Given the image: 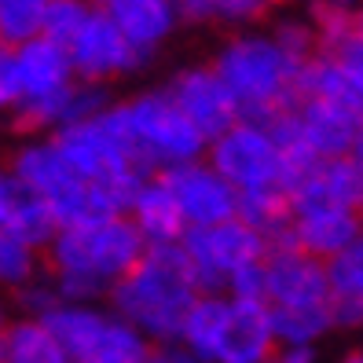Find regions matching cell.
I'll return each mask as SVG.
<instances>
[{"instance_id":"obj_19","label":"cell","mask_w":363,"mask_h":363,"mask_svg":"<svg viewBox=\"0 0 363 363\" xmlns=\"http://www.w3.org/2000/svg\"><path fill=\"white\" fill-rule=\"evenodd\" d=\"M0 231H11L18 239L33 242L37 250H48V242L59 231L55 213L40 202L11 169L8 173L0 169Z\"/></svg>"},{"instance_id":"obj_8","label":"cell","mask_w":363,"mask_h":363,"mask_svg":"<svg viewBox=\"0 0 363 363\" xmlns=\"http://www.w3.org/2000/svg\"><path fill=\"white\" fill-rule=\"evenodd\" d=\"M209 165L239 191L257 187H286L290 184V162L279 143L272 118H239L220 136L209 140L206 151Z\"/></svg>"},{"instance_id":"obj_35","label":"cell","mask_w":363,"mask_h":363,"mask_svg":"<svg viewBox=\"0 0 363 363\" xmlns=\"http://www.w3.org/2000/svg\"><path fill=\"white\" fill-rule=\"evenodd\" d=\"M349 158L363 165V118H359V125H356V133H352V147H349Z\"/></svg>"},{"instance_id":"obj_36","label":"cell","mask_w":363,"mask_h":363,"mask_svg":"<svg viewBox=\"0 0 363 363\" xmlns=\"http://www.w3.org/2000/svg\"><path fill=\"white\" fill-rule=\"evenodd\" d=\"M327 8H363V0H319Z\"/></svg>"},{"instance_id":"obj_16","label":"cell","mask_w":363,"mask_h":363,"mask_svg":"<svg viewBox=\"0 0 363 363\" xmlns=\"http://www.w3.org/2000/svg\"><path fill=\"white\" fill-rule=\"evenodd\" d=\"M290 239H294V246H301L305 253H312V257L330 261V257H337L341 250H349L352 242L363 239V213L345 209V206L294 209Z\"/></svg>"},{"instance_id":"obj_2","label":"cell","mask_w":363,"mask_h":363,"mask_svg":"<svg viewBox=\"0 0 363 363\" xmlns=\"http://www.w3.org/2000/svg\"><path fill=\"white\" fill-rule=\"evenodd\" d=\"M202 297V286L187 264L180 242L147 246L140 264L111 290V308L151 341H177L187 312Z\"/></svg>"},{"instance_id":"obj_38","label":"cell","mask_w":363,"mask_h":363,"mask_svg":"<svg viewBox=\"0 0 363 363\" xmlns=\"http://www.w3.org/2000/svg\"><path fill=\"white\" fill-rule=\"evenodd\" d=\"M4 330H8V319H4V308H0V337H4Z\"/></svg>"},{"instance_id":"obj_13","label":"cell","mask_w":363,"mask_h":363,"mask_svg":"<svg viewBox=\"0 0 363 363\" xmlns=\"http://www.w3.org/2000/svg\"><path fill=\"white\" fill-rule=\"evenodd\" d=\"M169 180L177 195V206L187 220V231L191 228H209V224H224V220H235L239 217V191H235L217 169L209 165V158H199V162H187V165H177L162 173Z\"/></svg>"},{"instance_id":"obj_17","label":"cell","mask_w":363,"mask_h":363,"mask_svg":"<svg viewBox=\"0 0 363 363\" xmlns=\"http://www.w3.org/2000/svg\"><path fill=\"white\" fill-rule=\"evenodd\" d=\"M99 8L114 18V26L133 40L143 59H151L184 23L177 0H103Z\"/></svg>"},{"instance_id":"obj_6","label":"cell","mask_w":363,"mask_h":363,"mask_svg":"<svg viewBox=\"0 0 363 363\" xmlns=\"http://www.w3.org/2000/svg\"><path fill=\"white\" fill-rule=\"evenodd\" d=\"M118 114L147 173H169L177 165L206 158L209 151V136L180 111L169 89L118 103Z\"/></svg>"},{"instance_id":"obj_23","label":"cell","mask_w":363,"mask_h":363,"mask_svg":"<svg viewBox=\"0 0 363 363\" xmlns=\"http://www.w3.org/2000/svg\"><path fill=\"white\" fill-rule=\"evenodd\" d=\"M268 312H272V327L279 345L312 349L330 327H337L330 308H268Z\"/></svg>"},{"instance_id":"obj_24","label":"cell","mask_w":363,"mask_h":363,"mask_svg":"<svg viewBox=\"0 0 363 363\" xmlns=\"http://www.w3.org/2000/svg\"><path fill=\"white\" fill-rule=\"evenodd\" d=\"M48 0H0V40L4 45H26L45 33Z\"/></svg>"},{"instance_id":"obj_18","label":"cell","mask_w":363,"mask_h":363,"mask_svg":"<svg viewBox=\"0 0 363 363\" xmlns=\"http://www.w3.org/2000/svg\"><path fill=\"white\" fill-rule=\"evenodd\" d=\"M129 220L140 228L147 246H165V242H180L187 235V220L177 206V195L162 173L143 177L136 187V195L129 202Z\"/></svg>"},{"instance_id":"obj_15","label":"cell","mask_w":363,"mask_h":363,"mask_svg":"<svg viewBox=\"0 0 363 363\" xmlns=\"http://www.w3.org/2000/svg\"><path fill=\"white\" fill-rule=\"evenodd\" d=\"M290 209H308V206H345L363 213V165L349 155L315 162L312 169L297 173L290 180Z\"/></svg>"},{"instance_id":"obj_31","label":"cell","mask_w":363,"mask_h":363,"mask_svg":"<svg viewBox=\"0 0 363 363\" xmlns=\"http://www.w3.org/2000/svg\"><path fill=\"white\" fill-rule=\"evenodd\" d=\"M275 0H220V23H253Z\"/></svg>"},{"instance_id":"obj_30","label":"cell","mask_w":363,"mask_h":363,"mask_svg":"<svg viewBox=\"0 0 363 363\" xmlns=\"http://www.w3.org/2000/svg\"><path fill=\"white\" fill-rule=\"evenodd\" d=\"M18 305H23L30 315H48L55 305H62V294L55 283H26V286H18Z\"/></svg>"},{"instance_id":"obj_33","label":"cell","mask_w":363,"mask_h":363,"mask_svg":"<svg viewBox=\"0 0 363 363\" xmlns=\"http://www.w3.org/2000/svg\"><path fill=\"white\" fill-rule=\"evenodd\" d=\"M184 23H220V0H177Z\"/></svg>"},{"instance_id":"obj_9","label":"cell","mask_w":363,"mask_h":363,"mask_svg":"<svg viewBox=\"0 0 363 363\" xmlns=\"http://www.w3.org/2000/svg\"><path fill=\"white\" fill-rule=\"evenodd\" d=\"M11 173L55 213L59 228L96 220V217H111V209L103 206L99 191L67 162V155L59 151L55 140L23 147L11 162Z\"/></svg>"},{"instance_id":"obj_37","label":"cell","mask_w":363,"mask_h":363,"mask_svg":"<svg viewBox=\"0 0 363 363\" xmlns=\"http://www.w3.org/2000/svg\"><path fill=\"white\" fill-rule=\"evenodd\" d=\"M341 363H363V349H356V352H349L345 359H341Z\"/></svg>"},{"instance_id":"obj_20","label":"cell","mask_w":363,"mask_h":363,"mask_svg":"<svg viewBox=\"0 0 363 363\" xmlns=\"http://www.w3.org/2000/svg\"><path fill=\"white\" fill-rule=\"evenodd\" d=\"M18 74H23V99L55 96L77 81L70 48L45 37V33L26 40V45H18Z\"/></svg>"},{"instance_id":"obj_29","label":"cell","mask_w":363,"mask_h":363,"mask_svg":"<svg viewBox=\"0 0 363 363\" xmlns=\"http://www.w3.org/2000/svg\"><path fill=\"white\" fill-rule=\"evenodd\" d=\"M23 103V74H18V48L0 40V111H15Z\"/></svg>"},{"instance_id":"obj_1","label":"cell","mask_w":363,"mask_h":363,"mask_svg":"<svg viewBox=\"0 0 363 363\" xmlns=\"http://www.w3.org/2000/svg\"><path fill=\"white\" fill-rule=\"evenodd\" d=\"M147 253V239L129 220V213L67 224L48 242L52 283L62 301H96L129 275Z\"/></svg>"},{"instance_id":"obj_4","label":"cell","mask_w":363,"mask_h":363,"mask_svg":"<svg viewBox=\"0 0 363 363\" xmlns=\"http://www.w3.org/2000/svg\"><path fill=\"white\" fill-rule=\"evenodd\" d=\"M52 140L59 143V151L67 155V162L99 191L106 209L129 213L136 187L151 173L140 165L133 143H129V133H125V125H121L118 106H106L103 114H96L89 121L67 125V129H59Z\"/></svg>"},{"instance_id":"obj_39","label":"cell","mask_w":363,"mask_h":363,"mask_svg":"<svg viewBox=\"0 0 363 363\" xmlns=\"http://www.w3.org/2000/svg\"><path fill=\"white\" fill-rule=\"evenodd\" d=\"M92 4H103V0H92Z\"/></svg>"},{"instance_id":"obj_34","label":"cell","mask_w":363,"mask_h":363,"mask_svg":"<svg viewBox=\"0 0 363 363\" xmlns=\"http://www.w3.org/2000/svg\"><path fill=\"white\" fill-rule=\"evenodd\" d=\"M268 363H315V356L312 349H301V345H279L268 356Z\"/></svg>"},{"instance_id":"obj_32","label":"cell","mask_w":363,"mask_h":363,"mask_svg":"<svg viewBox=\"0 0 363 363\" xmlns=\"http://www.w3.org/2000/svg\"><path fill=\"white\" fill-rule=\"evenodd\" d=\"M143 363H202V359L177 337V341H155Z\"/></svg>"},{"instance_id":"obj_10","label":"cell","mask_w":363,"mask_h":363,"mask_svg":"<svg viewBox=\"0 0 363 363\" xmlns=\"http://www.w3.org/2000/svg\"><path fill=\"white\" fill-rule=\"evenodd\" d=\"M180 246L202 294H228L250 268H257L268 257V239L242 217L209 228H191Z\"/></svg>"},{"instance_id":"obj_11","label":"cell","mask_w":363,"mask_h":363,"mask_svg":"<svg viewBox=\"0 0 363 363\" xmlns=\"http://www.w3.org/2000/svg\"><path fill=\"white\" fill-rule=\"evenodd\" d=\"M264 305L268 308H330L327 261L301 246H272L264 257Z\"/></svg>"},{"instance_id":"obj_21","label":"cell","mask_w":363,"mask_h":363,"mask_svg":"<svg viewBox=\"0 0 363 363\" xmlns=\"http://www.w3.org/2000/svg\"><path fill=\"white\" fill-rule=\"evenodd\" d=\"M330 312L337 327H363V239L327 261Z\"/></svg>"},{"instance_id":"obj_26","label":"cell","mask_w":363,"mask_h":363,"mask_svg":"<svg viewBox=\"0 0 363 363\" xmlns=\"http://www.w3.org/2000/svg\"><path fill=\"white\" fill-rule=\"evenodd\" d=\"M96 11L92 0H48V15H45V37L70 45L81 33V26L89 23V15Z\"/></svg>"},{"instance_id":"obj_27","label":"cell","mask_w":363,"mask_h":363,"mask_svg":"<svg viewBox=\"0 0 363 363\" xmlns=\"http://www.w3.org/2000/svg\"><path fill=\"white\" fill-rule=\"evenodd\" d=\"M337 70H341V81H345V92L352 99V106L363 114V37H349L345 45L330 48Z\"/></svg>"},{"instance_id":"obj_14","label":"cell","mask_w":363,"mask_h":363,"mask_svg":"<svg viewBox=\"0 0 363 363\" xmlns=\"http://www.w3.org/2000/svg\"><path fill=\"white\" fill-rule=\"evenodd\" d=\"M169 96L177 99V106L199 125V129L213 140L220 136L228 125H235L242 118V106L239 99L231 96V89L224 84V77L209 67H187L173 77L169 84Z\"/></svg>"},{"instance_id":"obj_28","label":"cell","mask_w":363,"mask_h":363,"mask_svg":"<svg viewBox=\"0 0 363 363\" xmlns=\"http://www.w3.org/2000/svg\"><path fill=\"white\" fill-rule=\"evenodd\" d=\"M272 33L279 37V45H283L294 59H301V62H308V59L319 52V33H315L312 23H305V18H286V23H279Z\"/></svg>"},{"instance_id":"obj_5","label":"cell","mask_w":363,"mask_h":363,"mask_svg":"<svg viewBox=\"0 0 363 363\" xmlns=\"http://www.w3.org/2000/svg\"><path fill=\"white\" fill-rule=\"evenodd\" d=\"M301 59H294L275 33H239L213 59L246 118H275L297 103Z\"/></svg>"},{"instance_id":"obj_22","label":"cell","mask_w":363,"mask_h":363,"mask_svg":"<svg viewBox=\"0 0 363 363\" xmlns=\"http://www.w3.org/2000/svg\"><path fill=\"white\" fill-rule=\"evenodd\" d=\"M0 363H70V356L45 319L26 315L18 323H8L0 337Z\"/></svg>"},{"instance_id":"obj_25","label":"cell","mask_w":363,"mask_h":363,"mask_svg":"<svg viewBox=\"0 0 363 363\" xmlns=\"http://www.w3.org/2000/svg\"><path fill=\"white\" fill-rule=\"evenodd\" d=\"M37 275V246L18 239L11 231H0V283L26 286Z\"/></svg>"},{"instance_id":"obj_7","label":"cell","mask_w":363,"mask_h":363,"mask_svg":"<svg viewBox=\"0 0 363 363\" xmlns=\"http://www.w3.org/2000/svg\"><path fill=\"white\" fill-rule=\"evenodd\" d=\"M40 319L55 330L70 363H143L151 352V341L121 312L92 301H62Z\"/></svg>"},{"instance_id":"obj_3","label":"cell","mask_w":363,"mask_h":363,"mask_svg":"<svg viewBox=\"0 0 363 363\" xmlns=\"http://www.w3.org/2000/svg\"><path fill=\"white\" fill-rule=\"evenodd\" d=\"M180 341L202 363H268L279 349L268 305L235 294H202L187 312Z\"/></svg>"},{"instance_id":"obj_12","label":"cell","mask_w":363,"mask_h":363,"mask_svg":"<svg viewBox=\"0 0 363 363\" xmlns=\"http://www.w3.org/2000/svg\"><path fill=\"white\" fill-rule=\"evenodd\" d=\"M67 48H70L74 74H77L81 81H92V84H103V81H111V77H121V74L136 70L140 62H147V59L133 48V40L114 26V18L106 15L99 4H96V11L89 15V23L81 26V33L70 40Z\"/></svg>"}]
</instances>
